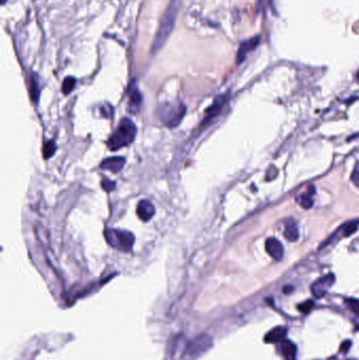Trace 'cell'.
<instances>
[{
	"label": "cell",
	"mask_w": 359,
	"mask_h": 360,
	"mask_svg": "<svg viewBox=\"0 0 359 360\" xmlns=\"http://www.w3.org/2000/svg\"><path fill=\"white\" fill-rule=\"evenodd\" d=\"M182 0H171L169 5L165 9L162 17L159 22L158 30L155 34L151 52L155 54L158 52L166 42L167 38L171 35L172 31L175 27V22L177 19V15L180 10Z\"/></svg>",
	"instance_id": "6da1fadb"
},
{
	"label": "cell",
	"mask_w": 359,
	"mask_h": 360,
	"mask_svg": "<svg viewBox=\"0 0 359 360\" xmlns=\"http://www.w3.org/2000/svg\"><path fill=\"white\" fill-rule=\"evenodd\" d=\"M137 129L131 119L123 118L119 122L117 129L112 133L108 140V148L111 151L120 150L127 147L136 137Z\"/></svg>",
	"instance_id": "7a4b0ae2"
},
{
	"label": "cell",
	"mask_w": 359,
	"mask_h": 360,
	"mask_svg": "<svg viewBox=\"0 0 359 360\" xmlns=\"http://www.w3.org/2000/svg\"><path fill=\"white\" fill-rule=\"evenodd\" d=\"M107 242L114 249L121 252H130L135 242L134 235L129 231L107 229L105 232Z\"/></svg>",
	"instance_id": "3957f363"
},
{
	"label": "cell",
	"mask_w": 359,
	"mask_h": 360,
	"mask_svg": "<svg viewBox=\"0 0 359 360\" xmlns=\"http://www.w3.org/2000/svg\"><path fill=\"white\" fill-rule=\"evenodd\" d=\"M186 107L182 103H175V105H165L160 109V119L162 122L169 127L177 126L182 118L186 115Z\"/></svg>",
	"instance_id": "277c9868"
},
{
	"label": "cell",
	"mask_w": 359,
	"mask_h": 360,
	"mask_svg": "<svg viewBox=\"0 0 359 360\" xmlns=\"http://www.w3.org/2000/svg\"><path fill=\"white\" fill-rule=\"evenodd\" d=\"M335 281V276L333 274H328L323 277L317 279L312 284L311 291L316 298H322L323 296L329 291L330 287L333 285Z\"/></svg>",
	"instance_id": "5b68a950"
},
{
	"label": "cell",
	"mask_w": 359,
	"mask_h": 360,
	"mask_svg": "<svg viewBox=\"0 0 359 360\" xmlns=\"http://www.w3.org/2000/svg\"><path fill=\"white\" fill-rule=\"evenodd\" d=\"M259 41H260V37L256 36L249 40H245V41H243L240 44V46H239V49H238L237 55H236L237 65H240L241 62H243V60L246 58V55H248L250 52H252L255 47L259 44Z\"/></svg>",
	"instance_id": "8992f818"
},
{
	"label": "cell",
	"mask_w": 359,
	"mask_h": 360,
	"mask_svg": "<svg viewBox=\"0 0 359 360\" xmlns=\"http://www.w3.org/2000/svg\"><path fill=\"white\" fill-rule=\"evenodd\" d=\"M266 251L267 253L276 261H280L283 258V245L277 238L270 237L266 241Z\"/></svg>",
	"instance_id": "52a82bcc"
},
{
	"label": "cell",
	"mask_w": 359,
	"mask_h": 360,
	"mask_svg": "<svg viewBox=\"0 0 359 360\" xmlns=\"http://www.w3.org/2000/svg\"><path fill=\"white\" fill-rule=\"evenodd\" d=\"M125 163V159L123 157H111L103 160L100 163V167L103 170H108L112 173H118L122 170Z\"/></svg>",
	"instance_id": "ba28073f"
},
{
	"label": "cell",
	"mask_w": 359,
	"mask_h": 360,
	"mask_svg": "<svg viewBox=\"0 0 359 360\" xmlns=\"http://www.w3.org/2000/svg\"><path fill=\"white\" fill-rule=\"evenodd\" d=\"M136 213L138 215V217L142 221L147 222L150 219H152V217L154 216L155 207L152 203L149 201V200H141V201H139V203L137 205Z\"/></svg>",
	"instance_id": "9c48e42d"
},
{
	"label": "cell",
	"mask_w": 359,
	"mask_h": 360,
	"mask_svg": "<svg viewBox=\"0 0 359 360\" xmlns=\"http://www.w3.org/2000/svg\"><path fill=\"white\" fill-rule=\"evenodd\" d=\"M226 101H227V97L225 95L218 96V97L214 100L213 105L206 110V117L203 121L204 122L210 121L211 119H213L214 117H216L218 114H220L222 108L225 107Z\"/></svg>",
	"instance_id": "30bf717a"
},
{
	"label": "cell",
	"mask_w": 359,
	"mask_h": 360,
	"mask_svg": "<svg viewBox=\"0 0 359 360\" xmlns=\"http://www.w3.org/2000/svg\"><path fill=\"white\" fill-rule=\"evenodd\" d=\"M286 336V329L284 326H276L274 329L269 331V333L265 336V341L269 343H275L283 341Z\"/></svg>",
	"instance_id": "8fae6325"
},
{
	"label": "cell",
	"mask_w": 359,
	"mask_h": 360,
	"mask_svg": "<svg viewBox=\"0 0 359 360\" xmlns=\"http://www.w3.org/2000/svg\"><path fill=\"white\" fill-rule=\"evenodd\" d=\"M283 235H284V238L288 240V241H291V242L297 241V239L299 238V231H298L296 222H295L292 219L289 220V221H286L285 225H284Z\"/></svg>",
	"instance_id": "7c38bea8"
},
{
	"label": "cell",
	"mask_w": 359,
	"mask_h": 360,
	"mask_svg": "<svg viewBox=\"0 0 359 360\" xmlns=\"http://www.w3.org/2000/svg\"><path fill=\"white\" fill-rule=\"evenodd\" d=\"M281 355L284 360H296V347L290 340L284 339L281 341Z\"/></svg>",
	"instance_id": "4fadbf2b"
},
{
	"label": "cell",
	"mask_w": 359,
	"mask_h": 360,
	"mask_svg": "<svg viewBox=\"0 0 359 360\" xmlns=\"http://www.w3.org/2000/svg\"><path fill=\"white\" fill-rule=\"evenodd\" d=\"M315 193V190L313 187H310L306 193L301 194L297 197V201L299 202L300 206L304 207V209H310L313 205V194Z\"/></svg>",
	"instance_id": "5bb4252c"
},
{
	"label": "cell",
	"mask_w": 359,
	"mask_h": 360,
	"mask_svg": "<svg viewBox=\"0 0 359 360\" xmlns=\"http://www.w3.org/2000/svg\"><path fill=\"white\" fill-rule=\"evenodd\" d=\"M142 101V97L141 94L139 93V91L134 87L132 90V92L130 93V106H129V110L132 112H136L138 110V108L140 107V103Z\"/></svg>",
	"instance_id": "9a60e30c"
},
{
	"label": "cell",
	"mask_w": 359,
	"mask_h": 360,
	"mask_svg": "<svg viewBox=\"0 0 359 360\" xmlns=\"http://www.w3.org/2000/svg\"><path fill=\"white\" fill-rule=\"evenodd\" d=\"M39 94H40V90H39L37 80L33 76L31 78V82H30V95H31L32 100H33L34 102H37L38 98H39Z\"/></svg>",
	"instance_id": "2e32d148"
},
{
	"label": "cell",
	"mask_w": 359,
	"mask_h": 360,
	"mask_svg": "<svg viewBox=\"0 0 359 360\" xmlns=\"http://www.w3.org/2000/svg\"><path fill=\"white\" fill-rule=\"evenodd\" d=\"M75 84H76V79L74 77H72V76L67 77L65 80H63V83H62V93L65 95L70 94L72 91L74 90Z\"/></svg>",
	"instance_id": "e0dca14e"
},
{
	"label": "cell",
	"mask_w": 359,
	"mask_h": 360,
	"mask_svg": "<svg viewBox=\"0 0 359 360\" xmlns=\"http://www.w3.org/2000/svg\"><path fill=\"white\" fill-rule=\"evenodd\" d=\"M357 230V223L356 222H348L347 225H345L342 227L339 231H341V236L342 237H347L352 235L353 233H355Z\"/></svg>",
	"instance_id": "ac0fdd59"
},
{
	"label": "cell",
	"mask_w": 359,
	"mask_h": 360,
	"mask_svg": "<svg viewBox=\"0 0 359 360\" xmlns=\"http://www.w3.org/2000/svg\"><path fill=\"white\" fill-rule=\"evenodd\" d=\"M55 151H56V145L53 140H50L44 143L42 152H43V156L45 159L52 157L55 153Z\"/></svg>",
	"instance_id": "d6986e66"
},
{
	"label": "cell",
	"mask_w": 359,
	"mask_h": 360,
	"mask_svg": "<svg viewBox=\"0 0 359 360\" xmlns=\"http://www.w3.org/2000/svg\"><path fill=\"white\" fill-rule=\"evenodd\" d=\"M351 180L357 188H359V161L356 163L352 175H351Z\"/></svg>",
	"instance_id": "ffe728a7"
},
{
	"label": "cell",
	"mask_w": 359,
	"mask_h": 360,
	"mask_svg": "<svg viewBox=\"0 0 359 360\" xmlns=\"http://www.w3.org/2000/svg\"><path fill=\"white\" fill-rule=\"evenodd\" d=\"M101 186L103 188V190L107 191V192H112L115 190V187H116V183L114 181H111L109 179H103L101 181Z\"/></svg>",
	"instance_id": "44dd1931"
},
{
	"label": "cell",
	"mask_w": 359,
	"mask_h": 360,
	"mask_svg": "<svg viewBox=\"0 0 359 360\" xmlns=\"http://www.w3.org/2000/svg\"><path fill=\"white\" fill-rule=\"evenodd\" d=\"M312 307H313V302L312 301H306L305 303H302V305H300L298 307V309L301 312H304V313H308V312H310V310L312 309Z\"/></svg>",
	"instance_id": "7402d4cb"
},
{
	"label": "cell",
	"mask_w": 359,
	"mask_h": 360,
	"mask_svg": "<svg viewBox=\"0 0 359 360\" xmlns=\"http://www.w3.org/2000/svg\"><path fill=\"white\" fill-rule=\"evenodd\" d=\"M349 307L352 309L355 313H359V301L358 300H354V299H350L348 301Z\"/></svg>",
	"instance_id": "603a6c76"
},
{
	"label": "cell",
	"mask_w": 359,
	"mask_h": 360,
	"mask_svg": "<svg viewBox=\"0 0 359 360\" xmlns=\"http://www.w3.org/2000/svg\"><path fill=\"white\" fill-rule=\"evenodd\" d=\"M350 346H351V342H349V341H347V342H345V343H342V345H341V350L342 351H347L349 348H350Z\"/></svg>",
	"instance_id": "cb8c5ba5"
},
{
	"label": "cell",
	"mask_w": 359,
	"mask_h": 360,
	"mask_svg": "<svg viewBox=\"0 0 359 360\" xmlns=\"http://www.w3.org/2000/svg\"><path fill=\"white\" fill-rule=\"evenodd\" d=\"M292 290H293V287H291V286H285V287H284V289H283L284 293H289V292H292Z\"/></svg>",
	"instance_id": "d4e9b609"
},
{
	"label": "cell",
	"mask_w": 359,
	"mask_h": 360,
	"mask_svg": "<svg viewBox=\"0 0 359 360\" xmlns=\"http://www.w3.org/2000/svg\"><path fill=\"white\" fill-rule=\"evenodd\" d=\"M2 3H5V0H2Z\"/></svg>",
	"instance_id": "484cf974"
}]
</instances>
